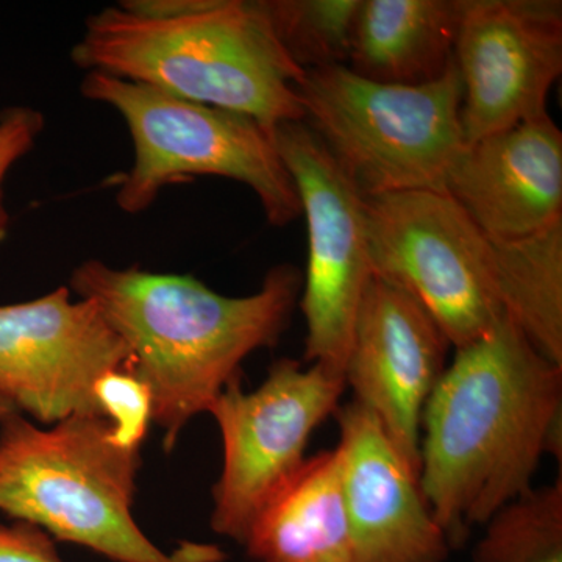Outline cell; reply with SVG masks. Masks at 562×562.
<instances>
[{
    "instance_id": "obj_8",
    "label": "cell",
    "mask_w": 562,
    "mask_h": 562,
    "mask_svg": "<svg viewBox=\"0 0 562 562\" xmlns=\"http://www.w3.org/2000/svg\"><path fill=\"white\" fill-rule=\"evenodd\" d=\"M344 373L314 362H273L258 390L233 380L210 406L224 446L220 480L213 487L211 528L243 546L251 524L297 472L314 430L338 412Z\"/></svg>"
},
{
    "instance_id": "obj_20",
    "label": "cell",
    "mask_w": 562,
    "mask_h": 562,
    "mask_svg": "<svg viewBox=\"0 0 562 562\" xmlns=\"http://www.w3.org/2000/svg\"><path fill=\"white\" fill-rule=\"evenodd\" d=\"M95 392L121 441L140 449L151 422L149 390L131 372L120 371L103 376Z\"/></svg>"
},
{
    "instance_id": "obj_17",
    "label": "cell",
    "mask_w": 562,
    "mask_h": 562,
    "mask_svg": "<svg viewBox=\"0 0 562 562\" xmlns=\"http://www.w3.org/2000/svg\"><path fill=\"white\" fill-rule=\"evenodd\" d=\"M492 246L506 314L543 357L562 366V221Z\"/></svg>"
},
{
    "instance_id": "obj_22",
    "label": "cell",
    "mask_w": 562,
    "mask_h": 562,
    "mask_svg": "<svg viewBox=\"0 0 562 562\" xmlns=\"http://www.w3.org/2000/svg\"><path fill=\"white\" fill-rule=\"evenodd\" d=\"M0 562H63L54 538L36 525L0 524Z\"/></svg>"
},
{
    "instance_id": "obj_4",
    "label": "cell",
    "mask_w": 562,
    "mask_h": 562,
    "mask_svg": "<svg viewBox=\"0 0 562 562\" xmlns=\"http://www.w3.org/2000/svg\"><path fill=\"white\" fill-rule=\"evenodd\" d=\"M140 449L102 416H74L49 430L21 413L0 424V512L114 562H222L214 546L168 554L133 517Z\"/></svg>"
},
{
    "instance_id": "obj_3",
    "label": "cell",
    "mask_w": 562,
    "mask_h": 562,
    "mask_svg": "<svg viewBox=\"0 0 562 562\" xmlns=\"http://www.w3.org/2000/svg\"><path fill=\"white\" fill-rule=\"evenodd\" d=\"M70 57L88 72L235 111L269 131L305 120L297 94L305 70L281 47L258 2H121L88 18Z\"/></svg>"
},
{
    "instance_id": "obj_1",
    "label": "cell",
    "mask_w": 562,
    "mask_h": 562,
    "mask_svg": "<svg viewBox=\"0 0 562 562\" xmlns=\"http://www.w3.org/2000/svg\"><path fill=\"white\" fill-rule=\"evenodd\" d=\"M562 366L512 317L457 349L422 416L419 480L450 546L532 490L561 461Z\"/></svg>"
},
{
    "instance_id": "obj_7",
    "label": "cell",
    "mask_w": 562,
    "mask_h": 562,
    "mask_svg": "<svg viewBox=\"0 0 562 562\" xmlns=\"http://www.w3.org/2000/svg\"><path fill=\"white\" fill-rule=\"evenodd\" d=\"M364 209L373 276L416 299L454 349L508 316L494 246L449 194L394 192L366 199Z\"/></svg>"
},
{
    "instance_id": "obj_15",
    "label": "cell",
    "mask_w": 562,
    "mask_h": 562,
    "mask_svg": "<svg viewBox=\"0 0 562 562\" xmlns=\"http://www.w3.org/2000/svg\"><path fill=\"white\" fill-rule=\"evenodd\" d=\"M257 562H353L339 447L303 461L243 542Z\"/></svg>"
},
{
    "instance_id": "obj_13",
    "label": "cell",
    "mask_w": 562,
    "mask_h": 562,
    "mask_svg": "<svg viewBox=\"0 0 562 562\" xmlns=\"http://www.w3.org/2000/svg\"><path fill=\"white\" fill-rule=\"evenodd\" d=\"M353 562H446L450 546L419 473L360 403L336 412Z\"/></svg>"
},
{
    "instance_id": "obj_21",
    "label": "cell",
    "mask_w": 562,
    "mask_h": 562,
    "mask_svg": "<svg viewBox=\"0 0 562 562\" xmlns=\"http://www.w3.org/2000/svg\"><path fill=\"white\" fill-rule=\"evenodd\" d=\"M43 127V114L31 106H10L0 114V243L9 228V213L3 205V180L14 162L31 151Z\"/></svg>"
},
{
    "instance_id": "obj_19",
    "label": "cell",
    "mask_w": 562,
    "mask_h": 562,
    "mask_svg": "<svg viewBox=\"0 0 562 562\" xmlns=\"http://www.w3.org/2000/svg\"><path fill=\"white\" fill-rule=\"evenodd\" d=\"M472 562H562V479L532 487L484 525Z\"/></svg>"
},
{
    "instance_id": "obj_12",
    "label": "cell",
    "mask_w": 562,
    "mask_h": 562,
    "mask_svg": "<svg viewBox=\"0 0 562 562\" xmlns=\"http://www.w3.org/2000/svg\"><path fill=\"white\" fill-rule=\"evenodd\" d=\"M449 339L408 292L373 276L362 295L344 379L395 449L420 471L422 416L447 369Z\"/></svg>"
},
{
    "instance_id": "obj_5",
    "label": "cell",
    "mask_w": 562,
    "mask_h": 562,
    "mask_svg": "<svg viewBox=\"0 0 562 562\" xmlns=\"http://www.w3.org/2000/svg\"><path fill=\"white\" fill-rule=\"evenodd\" d=\"M305 122L362 198L446 190L464 147L457 66L419 87L379 83L347 66L305 70Z\"/></svg>"
},
{
    "instance_id": "obj_11",
    "label": "cell",
    "mask_w": 562,
    "mask_h": 562,
    "mask_svg": "<svg viewBox=\"0 0 562 562\" xmlns=\"http://www.w3.org/2000/svg\"><path fill=\"white\" fill-rule=\"evenodd\" d=\"M454 66L465 144L542 116L562 72V3L461 0Z\"/></svg>"
},
{
    "instance_id": "obj_9",
    "label": "cell",
    "mask_w": 562,
    "mask_h": 562,
    "mask_svg": "<svg viewBox=\"0 0 562 562\" xmlns=\"http://www.w3.org/2000/svg\"><path fill=\"white\" fill-rule=\"evenodd\" d=\"M272 136L297 188L308 227L301 299L305 361L344 373L355 319L372 277L366 199L305 122H283Z\"/></svg>"
},
{
    "instance_id": "obj_14",
    "label": "cell",
    "mask_w": 562,
    "mask_h": 562,
    "mask_svg": "<svg viewBox=\"0 0 562 562\" xmlns=\"http://www.w3.org/2000/svg\"><path fill=\"white\" fill-rule=\"evenodd\" d=\"M449 194L492 241L528 238L562 221V133L549 113L464 144Z\"/></svg>"
},
{
    "instance_id": "obj_23",
    "label": "cell",
    "mask_w": 562,
    "mask_h": 562,
    "mask_svg": "<svg viewBox=\"0 0 562 562\" xmlns=\"http://www.w3.org/2000/svg\"><path fill=\"white\" fill-rule=\"evenodd\" d=\"M16 408H14L13 405L7 398H3L2 395H0V424H2L3 420L9 419L10 416H13V414H16Z\"/></svg>"
},
{
    "instance_id": "obj_18",
    "label": "cell",
    "mask_w": 562,
    "mask_h": 562,
    "mask_svg": "<svg viewBox=\"0 0 562 562\" xmlns=\"http://www.w3.org/2000/svg\"><path fill=\"white\" fill-rule=\"evenodd\" d=\"M258 5L303 70L349 65L361 0H258Z\"/></svg>"
},
{
    "instance_id": "obj_16",
    "label": "cell",
    "mask_w": 562,
    "mask_h": 562,
    "mask_svg": "<svg viewBox=\"0 0 562 562\" xmlns=\"http://www.w3.org/2000/svg\"><path fill=\"white\" fill-rule=\"evenodd\" d=\"M461 0H361L347 68L364 79L419 87L454 66Z\"/></svg>"
},
{
    "instance_id": "obj_2",
    "label": "cell",
    "mask_w": 562,
    "mask_h": 562,
    "mask_svg": "<svg viewBox=\"0 0 562 562\" xmlns=\"http://www.w3.org/2000/svg\"><path fill=\"white\" fill-rule=\"evenodd\" d=\"M303 286L290 265L271 269L244 297L214 292L191 276L80 265L70 288L94 302L132 351L127 372L149 390L151 422L172 450L184 425L241 376L243 361L272 347L290 324Z\"/></svg>"
},
{
    "instance_id": "obj_6",
    "label": "cell",
    "mask_w": 562,
    "mask_h": 562,
    "mask_svg": "<svg viewBox=\"0 0 562 562\" xmlns=\"http://www.w3.org/2000/svg\"><path fill=\"white\" fill-rule=\"evenodd\" d=\"M80 91L113 106L131 131L135 162L116 194L125 213L149 209L166 187L216 176L247 184L276 227L302 216L294 180L260 122L102 72H88Z\"/></svg>"
},
{
    "instance_id": "obj_10",
    "label": "cell",
    "mask_w": 562,
    "mask_h": 562,
    "mask_svg": "<svg viewBox=\"0 0 562 562\" xmlns=\"http://www.w3.org/2000/svg\"><path fill=\"white\" fill-rule=\"evenodd\" d=\"M132 351L94 302L66 286L0 305V395L44 425L103 416L98 384L128 371Z\"/></svg>"
}]
</instances>
